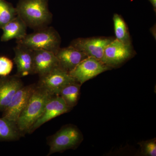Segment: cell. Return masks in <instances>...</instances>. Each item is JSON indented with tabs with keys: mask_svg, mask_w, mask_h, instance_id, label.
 <instances>
[{
	"mask_svg": "<svg viewBox=\"0 0 156 156\" xmlns=\"http://www.w3.org/2000/svg\"><path fill=\"white\" fill-rule=\"evenodd\" d=\"M115 38L114 37H98L78 38L71 42L70 46L83 52L88 57L101 60L107 46Z\"/></svg>",
	"mask_w": 156,
	"mask_h": 156,
	"instance_id": "obj_5",
	"label": "cell"
},
{
	"mask_svg": "<svg viewBox=\"0 0 156 156\" xmlns=\"http://www.w3.org/2000/svg\"><path fill=\"white\" fill-rule=\"evenodd\" d=\"M14 62L9 57L0 56V76H9L13 69Z\"/></svg>",
	"mask_w": 156,
	"mask_h": 156,
	"instance_id": "obj_20",
	"label": "cell"
},
{
	"mask_svg": "<svg viewBox=\"0 0 156 156\" xmlns=\"http://www.w3.org/2000/svg\"><path fill=\"white\" fill-rule=\"evenodd\" d=\"M150 2L151 3V4L152 5L153 7L154 10H155V11L156 12V0H149Z\"/></svg>",
	"mask_w": 156,
	"mask_h": 156,
	"instance_id": "obj_22",
	"label": "cell"
},
{
	"mask_svg": "<svg viewBox=\"0 0 156 156\" xmlns=\"http://www.w3.org/2000/svg\"><path fill=\"white\" fill-rule=\"evenodd\" d=\"M143 151L147 155L156 156V141L154 140H151L144 144Z\"/></svg>",
	"mask_w": 156,
	"mask_h": 156,
	"instance_id": "obj_21",
	"label": "cell"
},
{
	"mask_svg": "<svg viewBox=\"0 0 156 156\" xmlns=\"http://www.w3.org/2000/svg\"><path fill=\"white\" fill-rule=\"evenodd\" d=\"M36 84H32L20 88L3 112L2 117L17 123V120L23 109L26 106L32 92Z\"/></svg>",
	"mask_w": 156,
	"mask_h": 156,
	"instance_id": "obj_9",
	"label": "cell"
},
{
	"mask_svg": "<svg viewBox=\"0 0 156 156\" xmlns=\"http://www.w3.org/2000/svg\"><path fill=\"white\" fill-rule=\"evenodd\" d=\"M116 39L127 44H131V37L127 24L121 15L114 14L113 17Z\"/></svg>",
	"mask_w": 156,
	"mask_h": 156,
	"instance_id": "obj_18",
	"label": "cell"
},
{
	"mask_svg": "<svg viewBox=\"0 0 156 156\" xmlns=\"http://www.w3.org/2000/svg\"><path fill=\"white\" fill-rule=\"evenodd\" d=\"M82 137L80 132L76 127H63L50 137L48 140L50 150L48 155L75 147L82 140Z\"/></svg>",
	"mask_w": 156,
	"mask_h": 156,
	"instance_id": "obj_4",
	"label": "cell"
},
{
	"mask_svg": "<svg viewBox=\"0 0 156 156\" xmlns=\"http://www.w3.org/2000/svg\"><path fill=\"white\" fill-rule=\"evenodd\" d=\"M16 9L17 15L34 30L49 26L52 22L49 0H19Z\"/></svg>",
	"mask_w": 156,
	"mask_h": 156,
	"instance_id": "obj_1",
	"label": "cell"
},
{
	"mask_svg": "<svg viewBox=\"0 0 156 156\" xmlns=\"http://www.w3.org/2000/svg\"><path fill=\"white\" fill-rule=\"evenodd\" d=\"M34 73L39 77L59 66L55 53L44 50H34Z\"/></svg>",
	"mask_w": 156,
	"mask_h": 156,
	"instance_id": "obj_13",
	"label": "cell"
},
{
	"mask_svg": "<svg viewBox=\"0 0 156 156\" xmlns=\"http://www.w3.org/2000/svg\"><path fill=\"white\" fill-rule=\"evenodd\" d=\"M71 109L60 95H53L46 104L41 115L32 126L29 134H31L45 123Z\"/></svg>",
	"mask_w": 156,
	"mask_h": 156,
	"instance_id": "obj_10",
	"label": "cell"
},
{
	"mask_svg": "<svg viewBox=\"0 0 156 156\" xmlns=\"http://www.w3.org/2000/svg\"><path fill=\"white\" fill-rule=\"evenodd\" d=\"M81 85L77 82H73L66 85L59 92L58 95L63 98L70 108H72L77 103Z\"/></svg>",
	"mask_w": 156,
	"mask_h": 156,
	"instance_id": "obj_17",
	"label": "cell"
},
{
	"mask_svg": "<svg viewBox=\"0 0 156 156\" xmlns=\"http://www.w3.org/2000/svg\"><path fill=\"white\" fill-rule=\"evenodd\" d=\"M76 82L67 71L58 66L42 76L37 85L52 95H58L62 89L68 84Z\"/></svg>",
	"mask_w": 156,
	"mask_h": 156,
	"instance_id": "obj_7",
	"label": "cell"
},
{
	"mask_svg": "<svg viewBox=\"0 0 156 156\" xmlns=\"http://www.w3.org/2000/svg\"><path fill=\"white\" fill-rule=\"evenodd\" d=\"M22 136L16 123L4 117L0 118V141H14Z\"/></svg>",
	"mask_w": 156,
	"mask_h": 156,
	"instance_id": "obj_16",
	"label": "cell"
},
{
	"mask_svg": "<svg viewBox=\"0 0 156 156\" xmlns=\"http://www.w3.org/2000/svg\"><path fill=\"white\" fill-rule=\"evenodd\" d=\"M14 50L13 61L17 68L16 75L21 78L34 74V50L20 44H17Z\"/></svg>",
	"mask_w": 156,
	"mask_h": 156,
	"instance_id": "obj_11",
	"label": "cell"
},
{
	"mask_svg": "<svg viewBox=\"0 0 156 156\" xmlns=\"http://www.w3.org/2000/svg\"><path fill=\"white\" fill-rule=\"evenodd\" d=\"M17 75L0 78V112H3L17 90L23 86Z\"/></svg>",
	"mask_w": 156,
	"mask_h": 156,
	"instance_id": "obj_12",
	"label": "cell"
},
{
	"mask_svg": "<svg viewBox=\"0 0 156 156\" xmlns=\"http://www.w3.org/2000/svg\"><path fill=\"white\" fill-rule=\"evenodd\" d=\"M110 68L101 60L94 57H88L81 61L69 73L76 82L82 85Z\"/></svg>",
	"mask_w": 156,
	"mask_h": 156,
	"instance_id": "obj_6",
	"label": "cell"
},
{
	"mask_svg": "<svg viewBox=\"0 0 156 156\" xmlns=\"http://www.w3.org/2000/svg\"><path fill=\"white\" fill-rule=\"evenodd\" d=\"M59 66L69 73L88 56L83 52L69 45L60 48L56 53Z\"/></svg>",
	"mask_w": 156,
	"mask_h": 156,
	"instance_id": "obj_14",
	"label": "cell"
},
{
	"mask_svg": "<svg viewBox=\"0 0 156 156\" xmlns=\"http://www.w3.org/2000/svg\"><path fill=\"white\" fill-rule=\"evenodd\" d=\"M17 16L16 7L6 0H0V29Z\"/></svg>",
	"mask_w": 156,
	"mask_h": 156,
	"instance_id": "obj_19",
	"label": "cell"
},
{
	"mask_svg": "<svg viewBox=\"0 0 156 156\" xmlns=\"http://www.w3.org/2000/svg\"><path fill=\"white\" fill-rule=\"evenodd\" d=\"M16 43L33 50H46L56 54L60 48L61 38L54 27L48 26L27 34L22 39L16 41Z\"/></svg>",
	"mask_w": 156,
	"mask_h": 156,
	"instance_id": "obj_3",
	"label": "cell"
},
{
	"mask_svg": "<svg viewBox=\"0 0 156 156\" xmlns=\"http://www.w3.org/2000/svg\"><path fill=\"white\" fill-rule=\"evenodd\" d=\"M53 95L36 84L16 123L23 136L29 134L32 126L41 115L46 104Z\"/></svg>",
	"mask_w": 156,
	"mask_h": 156,
	"instance_id": "obj_2",
	"label": "cell"
},
{
	"mask_svg": "<svg viewBox=\"0 0 156 156\" xmlns=\"http://www.w3.org/2000/svg\"><path fill=\"white\" fill-rule=\"evenodd\" d=\"M131 44H127L115 38L107 46L101 61L110 68L116 67L134 55Z\"/></svg>",
	"mask_w": 156,
	"mask_h": 156,
	"instance_id": "obj_8",
	"label": "cell"
},
{
	"mask_svg": "<svg viewBox=\"0 0 156 156\" xmlns=\"http://www.w3.org/2000/svg\"><path fill=\"white\" fill-rule=\"evenodd\" d=\"M28 27L18 15L2 28L3 33L1 37V41L7 42L13 39L20 40L27 34Z\"/></svg>",
	"mask_w": 156,
	"mask_h": 156,
	"instance_id": "obj_15",
	"label": "cell"
}]
</instances>
